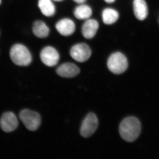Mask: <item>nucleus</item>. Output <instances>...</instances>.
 Here are the masks:
<instances>
[{"label": "nucleus", "instance_id": "obj_1", "mask_svg": "<svg viewBox=\"0 0 159 159\" xmlns=\"http://www.w3.org/2000/svg\"><path fill=\"white\" fill-rule=\"evenodd\" d=\"M141 130V125L135 117H129L122 120L119 126V133L126 142H132L139 136Z\"/></svg>", "mask_w": 159, "mask_h": 159}, {"label": "nucleus", "instance_id": "obj_2", "mask_svg": "<svg viewBox=\"0 0 159 159\" xmlns=\"http://www.w3.org/2000/svg\"><path fill=\"white\" fill-rule=\"evenodd\" d=\"M10 57L12 62L19 66L29 65L32 60L30 51L26 47L20 44H16L11 47Z\"/></svg>", "mask_w": 159, "mask_h": 159}, {"label": "nucleus", "instance_id": "obj_3", "mask_svg": "<svg viewBox=\"0 0 159 159\" xmlns=\"http://www.w3.org/2000/svg\"><path fill=\"white\" fill-rule=\"evenodd\" d=\"M107 65L110 71L116 74L124 73L128 65L127 58L120 52L112 54L109 57Z\"/></svg>", "mask_w": 159, "mask_h": 159}, {"label": "nucleus", "instance_id": "obj_4", "mask_svg": "<svg viewBox=\"0 0 159 159\" xmlns=\"http://www.w3.org/2000/svg\"><path fill=\"white\" fill-rule=\"evenodd\" d=\"M19 117L26 128L29 130H37L40 125V116L36 112L24 109L20 112Z\"/></svg>", "mask_w": 159, "mask_h": 159}, {"label": "nucleus", "instance_id": "obj_5", "mask_svg": "<svg viewBox=\"0 0 159 159\" xmlns=\"http://www.w3.org/2000/svg\"><path fill=\"white\" fill-rule=\"evenodd\" d=\"M98 119L93 113L89 114L84 119L80 127V133L81 136L88 138L93 134L98 128Z\"/></svg>", "mask_w": 159, "mask_h": 159}, {"label": "nucleus", "instance_id": "obj_6", "mask_svg": "<svg viewBox=\"0 0 159 159\" xmlns=\"http://www.w3.org/2000/svg\"><path fill=\"white\" fill-rule=\"evenodd\" d=\"M92 51L90 47L86 44L81 43L75 45L70 50L71 57L76 61L83 62L90 57Z\"/></svg>", "mask_w": 159, "mask_h": 159}, {"label": "nucleus", "instance_id": "obj_7", "mask_svg": "<svg viewBox=\"0 0 159 159\" xmlns=\"http://www.w3.org/2000/svg\"><path fill=\"white\" fill-rule=\"evenodd\" d=\"M42 61L49 67L56 65L59 59V55L56 49L51 47H47L43 49L40 53Z\"/></svg>", "mask_w": 159, "mask_h": 159}, {"label": "nucleus", "instance_id": "obj_8", "mask_svg": "<svg viewBox=\"0 0 159 159\" xmlns=\"http://www.w3.org/2000/svg\"><path fill=\"white\" fill-rule=\"evenodd\" d=\"M18 122L16 116L11 112L5 113L0 119V126L5 132L13 131L17 128Z\"/></svg>", "mask_w": 159, "mask_h": 159}, {"label": "nucleus", "instance_id": "obj_9", "mask_svg": "<svg viewBox=\"0 0 159 159\" xmlns=\"http://www.w3.org/2000/svg\"><path fill=\"white\" fill-rule=\"evenodd\" d=\"M56 72L61 77L71 78L78 75L80 72V70L74 64L66 63L60 66L57 69Z\"/></svg>", "mask_w": 159, "mask_h": 159}, {"label": "nucleus", "instance_id": "obj_10", "mask_svg": "<svg viewBox=\"0 0 159 159\" xmlns=\"http://www.w3.org/2000/svg\"><path fill=\"white\" fill-rule=\"evenodd\" d=\"M56 29L61 35L69 36L73 34L75 31V25L72 20L64 19L57 23Z\"/></svg>", "mask_w": 159, "mask_h": 159}, {"label": "nucleus", "instance_id": "obj_11", "mask_svg": "<svg viewBox=\"0 0 159 159\" xmlns=\"http://www.w3.org/2000/svg\"><path fill=\"white\" fill-rule=\"evenodd\" d=\"M99 28V24L95 20H87L84 24L82 29L83 35L88 39L92 38L97 33Z\"/></svg>", "mask_w": 159, "mask_h": 159}, {"label": "nucleus", "instance_id": "obj_12", "mask_svg": "<svg viewBox=\"0 0 159 159\" xmlns=\"http://www.w3.org/2000/svg\"><path fill=\"white\" fill-rule=\"evenodd\" d=\"M134 11L137 18L143 20L148 14V6L144 0H134Z\"/></svg>", "mask_w": 159, "mask_h": 159}, {"label": "nucleus", "instance_id": "obj_13", "mask_svg": "<svg viewBox=\"0 0 159 159\" xmlns=\"http://www.w3.org/2000/svg\"><path fill=\"white\" fill-rule=\"evenodd\" d=\"M32 31L36 37L44 38L47 37L49 33V29L45 24L41 21H36L33 24Z\"/></svg>", "mask_w": 159, "mask_h": 159}, {"label": "nucleus", "instance_id": "obj_14", "mask_svg": "<svg viewBox=\"0 0 159 159\" xmlns=\"http://www.w3.org/2000/svg\"><path fill=\"white\" fill-rule=\"evenodd\" d=\"M38 6L43 14L46 16H51L55 13V6L51 0H39Z\"/></svg>", "mask_w": 159, "mask_h": 159}, {"label": "nucleus", "instance_id": "obj_15", "mask_svg": "<svg viewBox=\"0 0 159 159\" xmlns=\"http://www.w3.org/2000/svg\"><path fill=\"white\" fill-rule=\"evenodd\" d=\"M102 16L103 22L106 25H111L116 21L119 15L115 9L107 8L103 10Z\"/></svg>", "mask_w": 159, "mask_h": 159}, {"label": "nucleus", "instance_id": "obj_16", "mask_svg": "<svg viewBox=\"0 0 159 159\" xmlns=\"http://www.w3.org/2000/svg\"><path fill=\"white\" fill-rule=\"evenodd\" d=\"M92 14L90 7L86 5H81L78 6L74 11V15L77 19L84 20L88 19Z\"/></svg>", "mask_w": 159, "mask_h": 159}, {"label": "nucleus", "instance_id": "obj_17", "mask_svg": "<svg viewBox=\"0 0 159 159\" xmlns=\"http://www.w3.org/2000/svg\"><path fill=\"white\" fill-rule=\"evenodd\" d=\"M74 2L76 3H79V4H82L85 2L86 0H74Z\"/></svg>", "mask_w": 159, "mask_h": 159}, {"label": "nucleus", "instance_id": "obj_18", "mask_svg": "<svg viewBox=\"0 0 159 159\" xmlns=\"http://www.w3.org/2000/svg\"><path fill=\"white\" fill-rule=\"evenodd\" d=\"M105 2L108 3H111L114 2L115 0H105Z\"/></svg>", "mask_w": 159, "mask_h": 159}, {"label": "nucleus", "instance_id": "obj_19", "mask_svg": "<svg viewBox=\"0 0 159 159\" xmlns=\"http://www.w3.org/2000/svg\"><path fill=\"white\" fill-rule=\"evenodd\" d=\"M54 1H62V0H54Z\"/></svg>", "mask_w": 159, "mask_h": 159}, {"label": "nucleus", "instance_id": "obj_20", "mask_svg": "<svg viewBox=\"0 0 159 159\" xmlns=\"http://www.w3.org/2000/svg\"><path fill=\"white\" fill-rule=\"evenodd\" d=\"M1 0H0V5H1Z\"/></svg>", "mask_w": 159, "mask_h": 159}]
</instances>
